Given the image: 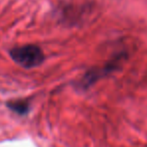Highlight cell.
I'll list each match as a JSON object with an SVG mask.
<instances>
[{"label":"cell","instance_id":"cell-1","mask_svg":"<svg viewBox=\"0 0 147 147\" xmlns=\"http://www.w3.org/2000/svg\"><path fill=\"white\" fill-rule=\"evenodd\" d=\"M10 57L15 63L26 69L34 68L42 64L45 56L42 49L35 44L16 46L9 51Z\"/></svg>","mask_w":147,"mask_h":147},{"label":"cell","instance_id":"cell-2","mask_svg":"<svg viewBox=\"0 0 147 147\" xmlns=\"http://www.w3.org/2000/svg\"><path fill=\"white\" fill-rule=\"evenodd\" d=\"M9 108L11 110L15 111V112L19 113V114H24L26 111L28 110V103L25 102V101H14V102H11L8 104Z\"/></svg>","mask_w":147,"mask_h":147}]
</instances>
